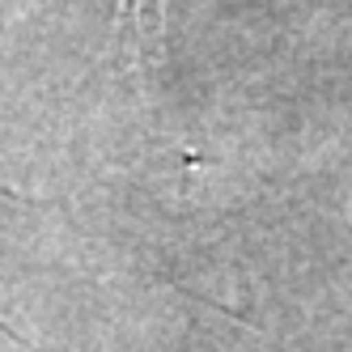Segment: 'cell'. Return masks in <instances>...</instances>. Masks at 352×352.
<instances>
[{
	"label": "cell",
	"mask_w": 352,
	"mask_h": 352,
	"mask_svg": "<svg viewBox=\"0 0 352 352\" xmlns=\"http://www.w3.org/2000/svg\"><path fill=\"white\" fill-rule=\"evenodd\" d=\"M123 9H128V13H140V17H144V0H123Z\"/></svg>",
	"instance_id": "1"
}]
</instances>
